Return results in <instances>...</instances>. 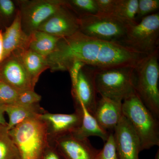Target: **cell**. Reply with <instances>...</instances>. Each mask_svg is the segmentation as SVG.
Wrapping results in <instances>:
<instances>
[{
    "label": "cell",
    "mask_w": 159,
    "mask_h": 159,
    "mask_svg": "<svg viewBox=\"0 0 159 159\" xmlns=\"http://www.w3.org/2000/svg\"><path fill=\"white\" fill-rule=\"evenodd\" d=\"M0 78L18 91L34 90V86L23 64L19 50L12 52L0 63Z\"/></svg>",
    "instance_id": "30bf717a"
},
{
    "label": "cell",
    "mask_w": 159,
    "mask_h": 159,
    "mask_svg": "<svg viewBox=\"0 0 159 159\" xmlns=\"http://www.w3.org/2000/svg\"><path fill=\"white\" fill-rule=\"evenodd\" d=\"M3 31L1 29L0 30V63L2 60L3 54Z\"/></svg>",
    "instance_id": "d6a6232c"
},
{
    "label": "cell",
    "mask_w": 159,
    "mask_h": 159,
    "mask_svg": "<svg viewBox=\"0 0 159 159\" xmlns=\"http://www.w3.org/2000/svg\"><path fill=\"white\" fill-rule=\"evenodd\" d=\"M16 3L20 14L23 31L29 35L65 5L66 0H20Z\"/></svg>",
    "instance_id": "ba28073f"
},
{
    "label": "cell",
    "mask_w": 159,
    "mask_h": 159,
    "mask_svg": "<svg viewBox=\"0 0 159 159\" xmlns=\"http://www.w3.org/2000/svg\"><path fill=\"white\" fill-rule=\"evenodd\" d=\"M37 30L60 38L70 37L80 31L79 18L66 1L65 5L42 24Z\"/></svg>",
    "instance_id": "9c48e42d"
},
{
    "label": "cell",
    "mask_w": 159,
    "mask_h": 159,
    "mask_svg": "<svg viewBox=\"0 0 159 159\" xmlns=\"http://www.w3.org/2000/svg\"><path fill=\"white\" fill-rule=\"evenodd\" d=\"M78 18L80 32L89 37L107 41L119 43L130 25L111 15H84Z\"/></svg>",
    "instance_id": "52a82bcc"
},
{
    "label": "cell",
    "mask_w": 159,
    "mask_h": 159,
    "mask_svg": "<svg viewBox=\"0 0 159 159\" xmlns=\"http://www.w3.org/2000/svg\"><path fill=\"white\" fill-rule=\"evenodd\" d=\"M2 33L3 54L2 61L14 51L28 49L29 36L23 31L21 16L19 10L12 23Z\"/></svg>",
    "instance_id": "2e32d148"
},
{
    "label": "cell",
    "mask_w": 159,
    "mask_h": 159,
    "mask_svg": "<svg viewBox=\"0 0 159 159\" xmlns=\"http://www.w3.org/2000/svg\"><path fill=\"white\" fill-rule=\"evenodd\" d=\"M19 51L23 64L35 87L41 74L49 69L47 57L29 49Z\"/></svg>",
    "instance_id": "ac0fdd59"
},
{
    "label": "cell",
    "mask_w": 159,
    "mask_h": 159,
    "mask_svg": "<svg viewBox=\"0 0 159 159\" xmlns=\"http://www.w3.org/2000/svg\"><path fill=\"white\" fill-rule=\"evenodd\" d=\"M122 102L101 97L97 100L93 116L102 129L113 131L123 116Z\"/></svg>",
    "instance_id": "9a60e30c"
},
{
    "label": "cell",
    "mask_w": 159,
    "mask_h": 159,
    "mask_svg": "<svg viewBox=\"0 0 159 159\" xmlns=\"http://www.w3.org/2000/svg\"><path fill=\"white\" fill-rule=\"evenodd\" d=\"M18 9L16 2L11 0H0V25L12 23L17 14Z\"/></svg>",
    "instance_id": "cb8c5ba5"
},
{
    "label": "cell",
    "mask_w": 159,
    "mask_h": 159,
    "mask_svg": "<svg viewBox=\"0 0 159 159\" xmlns=\"http://www.w3.org/2000/svg\"><path fill=\"white\" fill-rule=\"evenodd\" d=\"M28 49L47 57L54 52L61 38L36 30L29 34Z\"/></svg>",
    "instance_id": "ffe728a7"
},
{
    "label": "cell",
    "mask_w": 159,
    "mask_h": 159,
    "mask_svg": "<svg viewBox=\"0 0 159 159\" xmlns=\"http://www.w3.org/2000/svg\"><path fill=\"white\" fill-rule=\"evenodd\" d=\"M41 99V96L35 93L34 90L20 91L16 104L23 106L33 105L39 103Z\"/></svg>",
    "instance_id": "83f0119b"
},
{
    "label": "cell",
    "mask_w": 159,
    "mask_h": 159,
    "mask_svg": "<svg viewBox=\"0 0 159 159\" xmlns=\"http://www.w3.org/2000/svg\"><path fill=\"white\" fill-rule=\"evenodd\" d=\"M49 142L55 145L65 159H95L99 152L88 139L77 138L73 133Z\"/></svg>",
    "instance_id": "5bb4252c"
},
{
    "label": "cell",
    "mask_w": 159,
    "mask_h": 159,
    "mask_svg": "<svg viewBox=\"0 0 159 159\" xmlns=\"http://www.w3.org/2000/svg\"><path fill=\"white\" fill-rule=\"evenodd\" d=\"M138 0H117L111 16L125 22L129 25L137 24Z\"/></svg>",
    "instance_id": "44dd1931"
},
{
    "label": "cell",
    "mask_w": 159,
    "mask_h": 159,
    "mask_svg": "<svg viewBox=\"0 0 159 159\" xmlns=\"http://www.w3.org/2000/svg\"><path fill=\"white\" fill-rule=\"evenodd\" d=\"M159 49L145 57L135 68V93L144 105L159 117Z\"/></svg>",
    "instance_id": "5b68a950"
},
{
    "label": "cell",
    "mask_w": 159,
    "mask_h": 159,
    "mask_svg": "<svg viewBox=\"0 0 159 159\" xmlns=\"http://www.w3.org/2000/svg\"><path fill=\"white\" fill-rule=\"evenodd\" d=\"M9 133L20 159H41L50 143L47 125L38 116L16 125Z\"/></svg>",
    "instance_id": "3957f363"
},
{
    "label": "cell",
    "mask_w": 159,
    "mask_h": 159,
    "mask_svg": "<svg viewBox=\"0 0 159 159\" xmlns=\"http://www.w3.org/2000/svg\"><path fill=\"white\" fill-rule=\"evenodd\" d=\"M38 117L45 122L49 142H52L77 130L81 125L82 114L80 108L75 109L72 114H53L46 111L39 114Z\"/></svg>",
    "instance_id": "8fae6325"
},
{
    "label": "cell",
    "mask_w": 159,
    "mask_h": 159,
    "mask_svg": "<svg viewBox=\"0 0 159 159\" xmlns=\"http://www.w3.org/2000/svg\"><path fill=\"white\" fill-rule=\"evenodd\" d=\"M75 108L82 104L93 116L97 101L92 68L85 66L80 72L76 85L71 90Z\"/></svg>",
    "instance_id": "4fadbf2b"
},
{
    "label": "cell",
    "mask_w": 159,
    "mask_h": 159,
    "mask_svg": "<svg viewBox=\"0 0 159 159\" xmlns=\"http://www.w3.org/2000/svg\"><path fill=\"white\" fill-rule=\"evenodd\" d=\"M147 55L120 43L89 37L79 31L70 37L61 39L47 60L49 69L55 72L68 71L75 61L97 69L136 67Z\"/></svg>",
    "instance_id": "6da1fadb"
},
{
    "label": "cell",
    "mask_w": 159,
    "mask_h": 159,
    "mask_svg": "<svg viewBox=\"0 0 159 159\" xmlns=\"http://www.w3.org/2000/svg\"><path fill=\"white\" fill-rule=\"evenodd\" d=\"M159 13L155 12L129 26L119 42L134 51L148 55L159 49Z\"/></svg>",
    "instance_id": "8992f818"
},
{
    "label": "cell",
    "mask_w": 159,
    "mask_h": 159,
    "mask_svg": "<svg viewBox=\"0 0 159 159\" xmlns=\"http://www.w3.org/2000/svg\"><path fill=\"white\" fill-rule=\"evenodd\" d=\"M135 68L132 66L102 69L92 68L97 93L101 97L122 102L135 93Z\"/></svg>",
    "instance_id": "277c9868"
},
{
    "label": "cell",
    "mask_w": 159,
    "mask_h": 159,
    "mask_svg": "<svg viewBox=\"0 0 159 159\" xmlns=\"http://www.w3.org/2000/svg\"><path fill=\"white\" fill-rule=\"evenodd\" d=\"M79 108H80L82 111V121L81 125L73 133V134L82 139H87L90 136L99 137L104 142H106L108 139L110 133L101 127L95 117L82 104H80L75 109Z\"/></svg>",
    "instance_id": "e0dca14e"
},
{
    "label": "cell",
    "mask_w": 159,
    "mask_h": 159,
    "mask_svg": "<svg viewBox=\"0 0 159 159\" xmlns=\"http://www.w3.org/2000/svg\"><path fill=\"white\" fill-rule=\"evenodd\" d=\"M1 25H0V28H1ZM1 30V29H0V30Z\"/></svg>",
    "instance_id": "e575fe53"
},
{
    "label": "cell",
    "mask_w": 159,
    "mask_h": 159,
    "mask_svg": "<svg viewBox=\"0 0 159 159\" xmlns=\"http://www.w3.org/2000/svg\"><path fill=\"white\" fill-rule=\"evenodd\" d=\"M159 8V0H138L136 20L140 21L143 18L154 13Z\"/></svg>",
    "instance_id": "484cf974"
},
{
    "label": "cell",
    "mask_w": 159,
    "mask_h": 159,
    "mask_svg": "<svg viewBox=\"0 0 159 159\" xmlns=\"http://www.w3.org/2000/svg\"><path fill=\"white\" fill-rule=\"evenodd\" d=\"M85 66V64L82 61H75L69 67L68 71H69L70 76L72 88H74L76 85L80 72Z\"/></svg>",
    "instance_id": "f546056e"
},
{
    "label": "cell",
    "mask_w": 159,
    "mask_h": 159,
    "mask_svg": "<svg viewBox=\"0 0 159 159\" xmlns=\"http://www.w3.org/2000/svg\"><path fill=\"white\" fill-rule=\"evenodd\" d=\"M0 159H20L7 125H0Z\"/></svg>",
    "instance_id": "7402d4cb"
},
{
    "label": "cell",
    "mask_w": 159,
    "mask_h": 159,
    "mask_svg": "<svg viewBox=\"0 0 159 159\" xmlns=\"http://www.w3.org/2000/svg\"><path fill=\"white\" fill-rule=\"evenodd\" d=\"M67 5L77 16L97 15L98 9L95 0H67Z\"/></svg>",
    "instance_id": "603a6c76"
},
{
    "label": "cell",
    "mask_w": 159,
    "mask_h": 159,
    "mask_svg": "<svg viewBox=\"0 0 159 159\" xmlns=\"http://www.w3.org/2000/svg\"><path fill=\"white\" fill-rule=\"evenodd\" d=\"M95 159H119L113 133H110L103 148L99 151Z\"/></svg>",
    "instance_id": "4316f807"
},
{
    "label": "cell",
    "mask_w": 159,
    "mask_h": 159,
    "mask_svg": "<svg viewBox=\"0 0 159 159\" xmlns=\"http://www.w3.org/2000/svg\"><path fill=\"white\" fill-rule=\"evenodd\" d=\"M47 111L41 107L39 103L29 106L18 104L6 105L5 113L9 116L7 127L9 130L27 119L34 118Z\"/></svg>",
    "instance_id": "d6986e66"
},
{
    "label": "cell",
    "mask_w": 159,
    "mask_h": 159,
    "mask_svg": "<svg viewBox=\"0 0 159 159\" xmlns=\"http://www.w3.org/2000/svg\"><path fill=\"white\" fill-rule=\"evenodd\" d=\"M6 105L0 103V125H7V122L5 119L4 114L5 113Z\"/></svg>",
    "instance_id": "1f68e13d"
},
{
    "label": "cell",
    "mask_w": 159,
    "mask_h": 159,
    "mask_svg": "<svg viewBox=\"0 0 159 159\" xmlns=\"http://www.w3.org/2000/svg\"><path fill=\"white\" fill-rule=\"evenodd\" d=\"M122 115L132 126L140 140L141 150L159 145V123L136 93L122 102Z\"/></svg>",
    "instance_id": "7a4b0ae2"
},
{
    "label": "cell",
    "mask_w": 159,
    "mask_h": 159,
    "mask_svg": "<svg viewBox=\"0 0 159 159\" xmlns=\"http://www.w3.org/2000/svg\"><path fill=\"white\" fill-rule=\"evenodd\" d=\"M155 159H159V150H158L156 154L155 157Z\"/></svg>",
    "instance_id": "836d02e7"
},
{
    "label": "cell",
    "mask_w": 159,
    "mask_h": 159,
    "mask_svg": "<svg viewBox=\"0 0 159 159\" xmlns=\"http://www.w3.org/2000/svg\"><path fill=\"white\" fill-rule=\"evenodd\" d=\"M49 142L41 159H65L55 145Z\"/></svg>",
    "instance_id": "4dcf8cb0"
},
{
    "label": "cell",
    "mask_w": 159,
    "mask_h": 159,
    "mask_svg": "<svg viewBox=\"0 0 159 159\" xmlns=\"http://www.w3.org/2000/svg\"><path fill=\"white\" fill-rule=\"evenodd\" d=\"M119 159H139L141 143L132 126L122 116L113 133Z\"/></svg>",
    "instance_id": "7c38bea8"
},
{
    "label": "cell",
    "mask_w": 159,
    "mask_h": 159,
    "mask_svg": "<svg viewBox=\"0 0 159 159\" xmlns=\"http://www.w3.org/2000/svg\"><path fill=\"white\" fill-rule=\"evenodd\" d=\"M99 15H111L116 6L117 0H95Z\"/></svg>",
    "instance_id": "f1b7e54d"
},
{
    "label": "cell",
    "mask_w": 159,
    "mask_h": 159,
    "mask_svg": "<svg viewBox=\"0 0 159 159\" xmlns=\"http://www.w3.org/2000/svg\"><path fill=\"white\" fill-rule=\"evenodd\" d=\"M19 92L0 78V103L5 105L16 104Z\"/></svg>",
    "instance_id": "d4e9b609"
}]
</instances>
